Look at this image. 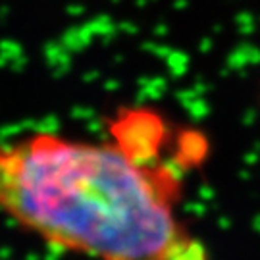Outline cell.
<instances>
[{
  "instance_id": "1",
  "label": "cell",
  "mask_w": 260,
  "mask_h": 260,
  "mask_svg": "<svg viewBox=\"0 0 260 260\" xmlns=\"http://www.w3.org/2000/svg\"><path fill=\"white\" fill-rule=\"evenodd\" d=\"M176 179L120 137L41 131L0 145V212L91 260H208L179 216Z\"/></svg>"
}]
</instances>
